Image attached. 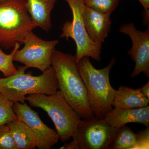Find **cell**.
Here are the masks:
<instances>
[{"label": "cell", "instance_id": "5b68a950", "mask_svg": "<svg viewBox=\"0 0 149 149\" xmlns=\"http://www.w3.org/2000/svg\"><path fill=\"white\" fill-rule=\"evenodd\" d=\"M36 27L27 11V0L0 3V45L6 49L23 44L27 33Z\"/></svg>", "mask_w": 149, "mask_h": 149}, {"label": "cell", "instance_id": "ac0fdd59", "mask_svg": "<svg viewBox=\"0 0 149 149\" xmlns=\"http://www.w3.org/2000/svg\"><path fill=\"white\" fill-rule=\"evenodd\" d=\"M13 103L0 93V125L18 119L13 111Z\"/></svg>", "mask_w": 149, "mask_h": 149}, {"label": "cell", "instance_id": "ba28073f", "mask_svg": "<svg viewBox=\"0 0 149 149\" xmlns=\"http://www.w3.org/2000/svg\"><path fill=\"white\" fill-rule=\"evenodd\" d=\"M118 130L105 119H83L72 137L79 143L80 149H109Z\"/></svg>", "mask_w": 149, "mask_h": 149}, {"label": "cell", "instance_id": "8992f818", "mask_svg": "<svg viewBox=\"0 0 149 149\" xmlns=\"http://www.w3.org/2000/svg\"><path fill=\"white\" fill-rule=\"evenodd\" d=\"M69 5L72 15V21H66L62 27L60 38H72L76 45L75 59L77 63L83 57H91L96 61L101 59L102 46L94 42L88 36L83 19L84 0H64Z\"/></svg>", "mask_w": 149, "mask_h": 149}, {"label": "cell", "instance_id": "603a6c76", "mask_svg": "<svg viewBox=\"0 0 149 149\" xmlns=\"http://www.w3.org/2000/svg\"><path fill=\"white\" fill-rule=\"evenodd\" d=\"M141 93L147 98L149 100V81L140 88Z\"/></svg>", "mask_w": 149, "mask_h": 149}, {"label": "cell", "instance_id": "8fae6325", "mask_svg": "<svg viewBox=\"0 0 149 149\" xmlns=\"http://www.w3.org/2000/svg\"><path fill=\"white\" fill-rule=\"evenodd\" d=\"M111 13L99 12L85 6L83 22L88 36L94 42L102 45L108 36L111 27Z\"/></svg>", "mask_w": 149, "mask_h": 149}, {"label": "cell", "instance_id": "9a60e30c", "mask_svg": "<svg viewBox=\"0 0 149 149\" xmlns=\"http://www.w3.org/2000/svg\"><path fill=\"white\" fill-rule=\"evenodd\" d=\"M18 149H32L37 147L35 135L29 126L18 119L7 123Z\"/></svg>", "mask_w": 149, "mask_h": 149}, {"label": "cell", "instance_id": "277c9868", "mask_svg": "<svg viewBox=\"0 0 149 149\" xmlns=\"http://www.w3.org/2000/svg\"><path fill=\"white\" fill-rule=\"evenodd\" d=\"M26 100L31 106L42 109L48 113L62 142L70 140L82 122L81 116L60 91L51 95L41 93L30 94L26 97Z\"/></svg>", "mask_w": 149, "mask_h": 149}, {"label": "cell", "instance_id": "ffe728a7", "mask_svg": "<svg viewBox=\"0 0 149 149\" xmlns=\"http://www.w3.org/2000/svg\"><path fill=\"white\" fill-rule=\"evenodd\" d=\"M0 149H18L8 125H0Z\"/></svg>", "mask_w": 149, "mask_h": 149}, {"label": "cell", "instance_id": "3957f363", "mask_svg": "<svg viewBox=\"0 0 149 149\" xmlns=\"http://www.w3.org/2000/svg\"><path fill=\"white\" fill-rule=\"evenodd\" d=\"M27 68L24 65L19 67L15 74L0 78V93L10 101L23 103L27 95L36 93L51 95L58 91V82L52 65L37 76L25 73Z\"/></svg>", "mask_w": 149, "mask_h": 149}, {"label": "cell", "instance_id": "cb8c5ba5", "mask_svg": "<svg viewBox=\"0 0 149 149\" xmlns=\"http://www.w3.org/2000/svg\"><path fill=\"white\" fill-rule=\"evenodd\" d=\"M143 7L145 12H149V0H138Z\"/></svg>", "mask_w": 149, "mask_h": 149}, {"label": "cell", "instance_id": "5bb4252c", "mask_svg": "<svg viewBox=\"0 0 149 149\" xmlns=\"http://www.w3.org/2000/svg\"><path fill=\"white\" fill-rule=\"evenodd\" d=\"M149 100L141 93V89L120 86L116 90L112 105L114 108L135 109L148 106Z\"/></svg>", "mask_w": 149, "mask_h": 149}, {"label": "cell", "instance_id": "d6986e66", "mask_svg": "<svg viewBox=\"0 0 149 149\" xmlns=\"http://www.w3.org/2000/svg\"><path fill=\"white\" fill-rule=\"evenodd\" d=\"M119 0H84L85 6L104 13L111 14L118 6Z\"/></svg>", "mask_w": 149, "mask_h": 149}, {"label": "cell", "instance_id": "2e32d148", "mask_svg": "<svg viewBox=\"0 0 149 149\" xmlns=\"http://www.w3.org/2000/svg\"><path fill=\"white\" fill-rule=\"evenodd\" d=\"M139 136L129 127L119 128L109 149H138Z\"/></svg>", "mask_w": 149, "mask_h": 149}, {"label": "cell", "instance_id": "7c38bea8", "mask_svg": "<svg viewBox=\"0 0 149 149\" xmlns=\"http://www.w3.org/2000/svg\"><path fill=\"white\" fill-rule=\"evenodd\" d=\"M104 119L110 126L117 129L129 123H141L149 127V105L135 109L114 108Z\"/></svg>", "mask_w": 149, "mask_h": 149}, {"label": "cell", "instance_id": "9c48e42d", "mask_svg": "<svg viewBox=\"0 0 149 149\" xmlns=\"http://www.w3.org/2000/svg\"><path fill=\"white\" fill-rule=\"evenodd\" d=\"M13 109L17 119L25 123L34 133L38 148L50 149L58 143L59 138L56 131L45 124L38 113L27 104L14 102Z\"/></svg>", "mask_w": 149, "mask_h": 149}, {"label": "cell", "instance_id": "4fadbf2b", "mask_svg": "<svg viewBox=\"0 0 149 149\" xmlns=\"http://www.w3.org/2000/svg\"><path fill=\"white\" fill-rule=\"evenodd\" d=\"M58 0H27V8L33 23L48 32L52 27L51 13Z\"/></svg>", "mask_w": 149, "mask_h": 149}, {"label": "cell", "instance_id": "e0dca14e", "mask_svg": "<svg viewBox=\"0 0 149 149\" xmlns=\"http://www.w3.org/2000/svg\"><path fill=\"white\" fill-rule=\"evenodd\" d=\"M20 47V44L17 43L10 54L5 53L0 47V71L6 77H9L17 72V68L14 64L13 56Z\"/></svg>", "mask_w": 149, "mask_h": 149}, {"label": "cell", "instance_id": "30bf717a", "mask_svg": "<svg viewBox=\"0 0 149 149\" xmlns=\"http://www.w3.org/2000/svg\"><path fill=\"white\" fill-rule=\"evenodd\" d=\"M119 31L128 35L132 40V47L127 52L135 63L131 77H134L143 73L149 77V28L142 31L137 29L133 23H127L121 25Z\"/></svg>", "mask_w": 149, "mask_h": 149}, {"label": "cell", "instance_id": "52a82bcc", "mask_svg": "<svg viewBox=\"0 0 149 149\" xmlns=\"http://www.w3.org/2000/svg\"><path fill=\"white\" fill-rule=\"evenodd\" d=\"M58 43V40H43L30 31L24 38V47L15 52L13 60L27 68H34L44 72L52 66V55Z\"/></svg>", "mask_w": 149, "mask_h": 149}, {"label": "cell", "instance_id": "7402d4cb", "mask_svg": "<svg viewBox=\"0 0 149 149\" xmlns=\"http://www.w3.org/2000/svg\"><path fill=\"white\" fill-rule=\"evenodd\" d=\"M61 149H80V145L77 141L73 140V141L69 143L64 144L61 147Z\"/></svg>", "mask_w": 149, "mask_h": 149}, {"label": "cell", "instance_id": "6da1fadb", "mask_svg": "<svg viewBox=\"0 0 149 149\" xmlns=\"http://www.w3.org/2000/svg\"><path fill=\"white\" fill-rule=\"evenodd\" d=\"M51 61L59 89L66 100L84 120L95 118L88 101L86 87L78 71L75 55L55 49Z\"/></svg>", "mask_w": 149, "mask_h": 149}, {"label": "cell", "instance_id": "7a4b0ae2", "mask_svg": "<svg viewBox=\"0 0 149 149\" xmlns=\"http://www.w3.org/2000/svg\"><path fill=\"white\" fill-rule=\"evenodd\" d=\"M116 60L112 58L108 65L102 69L93 66L89 57H83L77 63L78 71L87 90L88 101L97 119H104L113 109L116 90L110 83L109 73Z\"/></svg>", "mask_w": 149, "mask_h": 149}, {"label": "cell", "instance_id": "d4e9b609", "mask_svg": "<svg viewBox=\"0 0 149 149\" xmlns=\"http://www.w3.org/2000/svg\"><path fill=\"white\" fill-rule=\"evenodd\" d=\"M9 1V0H0V3L7 1Z\"/></svg>", "mask_w": 149, "mask_h": 149}, {"label": "cell", "instance_id": "44dd1931", "mask_svg": "<svg viewBox=\"0 0 149 149\" xmlns=\"http://www.w3.org/2000/svg\"><path fill=\"white\" fill-rule=\"evenodd\" d=\"M139 136L138 149L149 148V128L140 131L138 133Z\"/></svg>", "mask_w": 149, "mask_h": 149}]
</instances>
